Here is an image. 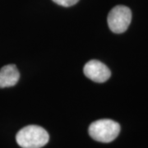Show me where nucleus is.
<instances>
[{
  "mask_svg": "<svg viewBox=\"0 0 148 148\" xmlns=\"http://www.w3.org/2000/svg\"><path fill=\"white\" fill-rule=\"evenodd\" d=\"M16 140L21 148H41L47 144L49 136L42 127L28 125L17 132Z\"/></svg>",
  "mask_w": 148,
  "mask_h": 148,
  "instance_id": "f257e3e1",
  "label": "nucleus"
},
{
  "mask_svg": "<svg viewBox=\"0 0 148 148\" xmlns=\"http://www.w3.org/2000/svg\"><path fill=\"white\" fill-rule=\"evenodd\" d=\"M88 132L90 137L97 142L111 143L119 136L120 125L111 119H100L90 124Z\"/></svg>",
  "mask_w": 148,
  "mask_h": 148,
  "instance_id": "f03ea898",
  "label": "nucleus"
},
{
  "mask_svg": "<svg viewBox=\"0 0 148 148\" xmlns=\"http://www.w3.org/2000/svg\"><path fill=\"white\" fill-rule=\"evenodd\" d=\"M132 21V12L126 6L118 5L110 12L107 21L109 27L115 34H121L127 30Z\"/></svg>",
  "mask_w": 148,
  "mask_h": 148,
  "instance_id": "7ed1b4c3",
  "label": "nucleus"
},
{
  "mask_svg": "<svg viewBox=\"0 0 148 148\" xmlns=\"http://www.w3.org/2000/svg\"><path fill=\"white\" fill-rule=\"evenodd\" d=\"M83 72L86 77L95 82L102 83L110 77V70L98 60H90L85 64Z\"/></svg>",
  "mask_w": 148,
  "mask_h": 148,
  "instance_id": "20e7f679",
  "label": "nucleus"
},
{
  "mask_svg": "<svg viewBox=\"0 0 148 148\" xmlns=\"http://www.w3.org/2000/svg\"><path fill=\"white\" fill-rule=\"evenodd\" d=\"M20 78V73L16 65L8 64L0 69V88L13 86Z\"/></svg>",
  "mask_w": 148,
  "mask_h": 148,
  "instance_id": "39448f33",
  "label": "nucleus"
},
{
  "mask_svg": "<svg viewBox=\"0 0 148 148\" xmlns=\"http://www.w3.org/2000/svg\"><path fill=\"white\" fill-rule=\"evenodd\" d=\"M55 3L63 7H71L76 4L79 0H53Z\"/></svg>",
  "mask_w": 148,
  "mask_h": 148,
  "instance_id": "423d86ee",
  "label": "nucleus"
}]
</instances>
